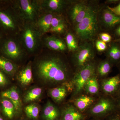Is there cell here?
Returning a JSON list of instances; mask_svg holds the SVG:
<instances>
[{"label":"cell","instance_id":"cell-1","mask_svg":"<svg viewBox=\"0 0 120 120\" xmlns=\"http://www.w3.org/2000/svg\"><path fill=\"white\" fill-rule=\"evenodd\" d=\"M33 75L43 86L56 87L71 81L73 76L67 61L58 54H42L32 63Z\"/></svg>","mask_w":120,"mask_h":120},{"label":"cell","instance_id":"cell-2","mask_svg":"<svg viewBox=\"0 0 120 120\" xmlns=\"http://www.w3.org/2000/svg\"><path fill=\"white\" fill-rule=\"evenodd\" d=\"M98 11L96 7L89 5L88 11L82 22L75 26L76 34L82 41H92L98 31Z\"/></svg>","mask_w":120,"mask_h":120},{"label":"cell","instance_id":"cell-3","mask_svg":"<svg viewBox=\"0 0 120 120\" xmlns=\"http://www.w3.org/2000/svg\"><path fill=\"white\" fill-rule=\"evenodd\" d=\"M17 18L11 5L0 1V28L7 37H15L19 30Z\"/></svg>","mask_w":120,"mask_h":120},{"label":"cell","instance_id":"cell-4","mask_svg":"<svg viewBox=\"0 0 120 120\" xmlns=\"http://www.w3.org/2000/svg\"><path fill=\"white\" fill-rule=\"evenodd\" d=\"M12 7L17 15L25 23H34L42 12L40 0H17Z\"/></svg>","mask_w":120,"mask_h":120},{"label":"cell","instance_id":"cell-5","mask_svg":"<svg viewBox=\"0 0 120 120\" xmlns=\"http://www.w3.org/2000/svg\"><path fill=\"white\" fill-rule=\"evenodd\" d=\"M41 36L34 24L25 23L21 30L19 41L26 52L34 53L40 46Z\"/></svg>","mask_w":120,"mask_h":120},{"label":"cell","instance_id":"cell-6","mask_svg":"<svg viewBox=\"0 0 120 120\" xmlns=\"http://www.w3.org/2000/svg\"><path fill=\"white\" fill-rule=\"evenodd\" d=\"M96 71L95 64L92 62L77 71L68 83L71 90L73 92V97L80 94L88 80L96 75Z\"/></svg>","mask_w":120,"mask_h":120},{"label":"cell","instance_id":"cell-7","mask_svg":"<svg viewBox=\"0 0 120 120\" xmlns=\"http://www.w3.org/2000/svg\"><path fill=\"white\" fill-rule=\"evenodd\" d=\"M25 51L19 41L15 37H7L0 48V54L13 62L21 59Z\"/></svg>","mask_w":120,"mask_h":120},{"label":"cell","instance_id":"cell-8","mask_svg":"<svg viewBox=\"0 0 120 120\" xmlns=\"http://www.w3.org/2000/svg\"><path fill=\"white\" fill-rule=\"evenodd\" d=\"M94 56V50L92 44L85 42L79 46L74 53L73 60L74 65L79 71L92 62Z\"/></svg>","mask_w":120,"mask_h":120},{"label":"cell","instance_id":"cell-9","mask_svg":"<svg viewBox=\"0 0 120 120\" xmlns=\"http://www.w3.org/2000/svg\"><path fill=\"white\" fill-rule=\"evenodd\" d=\"M116 99L105 95L90 107L89 113L95 116L110 115L116 112Z\"/></svg>","mask_w":120,"mask_h":120},{"label":"cell","instance_id":"cell-10","mask_svg":"<svg viewBox=\"0 0 120 120\" xmlns=\"http://www.w3.org/2000/svg\"><path fill=\"white\" fill-rule=\"evenodd\" d=\"M40 2L42 12L54 14H60L68 4L64 0H44Z\"/></svg>","mask_w":120,"mask_h":120},{"label":"cell","instance_id":"cell-11","mask_svg":"<svg viewBox=\"0 0 120 120\" xmlns=\"http://www.w3.org/2000/svg\"><path fill=\"white\" fill-rule=\"evenodd\" d=\"M89 5L84 2H80L73 5L69 11L70 19L74 26L80 22L86 16Z\"/></svg>","mask_w":120,"mask_h":120},{"label":"cell","instance_id":"cell-12","mask_svg":"<svg viewBox=\"0 0 120 120\" xmlns=\"http://www.w3.org/2000/svg\"><path fill=\"white\" fill-rule=\"evenodd\" d=\"M120 86V74L104 79L101 83L103 93L107 96L114 97Z\"/></svg>","mask_w":120,"mask_h":120},{"label":"cell","instance_id":"cell-13","mask_svg":"<svg viewBox=\"0 0 120 120\" xmlns=\"http://www.w3.org/2000/svg\"><path fill=\"white\" fill-rule=\"evenodd\" d=\"M55 15L51 13H42L33 23L42 36L49 32L52 19Z\"/></svg>","mask_w":120,"mask_h":120},{"label":"cell","instance_id":"cell-14","mask_svg":"<svg viewBox=\"0 0 120 120\" xmlns=\"http://www.w3.org/2000/svg\"><path fill=\"white\" fill-rule=\"evenodd\" d=\"M43 43L46 47L53 51L62 52L67 49L65 41L55 35L46 37L43 40Z\"/></svg>","mask_w":120,"mask_h":120},{"label":"cell","instance_id":"cell-15","mask_svg":"<svg viewBox=\"0 0 120 120\" xmlns=\"http://www.w3.org/2000/svg\"><path fill=\"white\" fill-rule=\"evenodd\" d=\"M102 21L105 27L112 30L120 25V16L115 15L106 8L102 11Z\"/></svg>","mask_w":120,"mask_h":120},{"label":"cell","instance_id":"cell-16","mask_svg":"<svg viewBox=\"0 0 120 120\" xmlns=\"http://www.w3.org/2000/svg\"><path fill=\"white\" fill-rule=\"evenodd\" d=\"M32 63L30 62L17 72V79L23 86L30 85L33 81Z\"/></svg>","mask_w":120,"mask_h":120},{"label":"cell","instance_id":"cell-17","mask_svg":"<svg viewBox=\"0 0 120 120\" xmlns=\"http://www.w3.org/2000/svg\"><path fill=\"white\" fill-rule=\"evenodd\" d=\"M67 25L64 17L60 14H56L52 19L49 32L62 34L66 32Z\"/></svg>","mask_w":120,"mask_h":120},{"label":"cell","instance_id":"cell-18","mask_svg":"<svg viewBox=\"0 0 120 120\" xmlns=\"http://www.w3.org/2000/svg\"><path fill=\"white\" fill-rule=\"evenodd\" d=\"M1 96L7 99L14 105L15 111L19 112L22 109V105L19 92L15 87H12L9 90L2 92Z\"/></svg>","mask_w":120,"mask_h":120},{"label":"cell","instance_id":"cell-19","mask_svg":"<svg viewBox=\"0 0 120 120\" xmlns=\"http://www.w3.org/2000/svg\"><path fill=\"white\" fill-rule=\"evenodd\" d=\"M84 117L81 112L72 105L65 107L62 112L61 120H84Z\"/></svg>","mask_w":120,"mask_h":120},{"label":"cell","instance_id":"cell-20","mask_svg":"<svg viewBox=\"0 0 120 120\" xmlns=\"http://www.w3.org/2000/svg\"><path fill=\"white\" fill-rule=\"evenodd\" d=\"M18 66L13 61L0 54V70L9 75H14L18 71Z\"/></svg>","mask_w":120,"mask_h":120},{"label":"cell","instance_id":"cell-21","mask_svg":"<svg viewBox=\"0 0 120 120\" xmlns=\"http://www.w3.org/2000/svg\"><path fill=\"white\" fill-rule=\"evenodd\" d=\"M69 91L66 85H62L50 89L49 94L54 101L60 103L64 100Z\"/></svg>","mask_w":120,"mask_h":120},{"label":"cell","instance_id":"cell-22","mask_svg":"<svg viewBox=\"0 0 120 120\" xmlns=\"http://www.w3.org/2000/svg\"><path fill=\"white\" fill-rule=\"evenodd\" d=\"M95 101L94 98L88 95H80L76 98L74 102L75 106L80 112L85 111L92 105Z\"/></svg>","mask_w":120,"mask_h":120},{"label":"cell","instance_id":"cell-23","mask_svg":"<svg viewBox=\"0 0 120 120\" xmlns=\"http://www.w3.org/2000/svg\"><path fill=\"white\" fill-rule=\"evenodd\" d=\"M114 41L110 45L107 52V59L113 65H116L120 61V45Z\"/></svg>","mask_w":120,"mask_h":120},{"label":"cell","instance_id":"cell-24","mask_svg":"<svg viewBox=\"0 0 120 120\" xmlns=\"http://www.w3.org/2000/svg\"><path fill=\"white\" fill-rule=\"evenodd\" d=\"M60 115L57 107L52 102L48 101L44 108L43 116L45 120H56Z\"/></svg>","mask_w":120,"mask_h":120},{"label":"cell","instance_id":"cell-25","mask_svg":"<svg viewBox=\"0 0 120 120\" xmlns=\"http://www.w3.org/2000/svg\"><path fill=\"white\" fill-rule=\"evenodd\" d=\"M99 86L96 75L91 77L86 83L84 90L88 94H96L98 92Z\"/></svg>","mask_w":120,"mask_h":120},{"label":"cell","instance_id":"cell-26","mask_svg":"<svg viewBox=\"0 0 120 120\" xmlns=\"http://www.w3.org/2000/svg\"><path fill=\"white\" fill-rule=\"evenodd\" d=\"M42 92L43 90L41 87H34L26 93L24 97V101L29 103L36 101L41 96Z\"/></svg>","mask_w":120,"mask_h":120},{"label":"cell","instance_id":"cell-27","mask_svg":"<svg viewBox=\"0 0 120 120\" xmlns=\"http://www.w3.org/2000/svg\"><path fill=\"white\" fill-rule=\"evenodd\" d=\"M113 66V64L107 59L103 61L97 67V74L100 77H106L111 71Z\"/></svg>","mask_w":120,"mask_h":120},{"label":"cell","instance_id":"cell-28","mask_svg":"<svg viewBox=\"0 0 120 120\" xmlns=\"http://www.w3.org/2000/svg\"><path fill=\"white\" fill-rule=\"evenodd\" d=\"M65 43L69 52H75L79 47L76 38L71 32L67 33L65 36Z\"/></svg>","mask_w":120,"mask_h":120},{"label":"cell","instance_id":"cell-29","mask_svg":"<svg viewBox=\"0 0 120 120\" xmlns=\"http://www.w3.org/2000/svg\"><path fill=\"white\" fill-rule=\"evenodd\" d=\"M2 109L5 116L11 119L13 117L15 111L14 105L10 100L4 98L1 101Z\"/></svg>","mask_w":120,"mask_h":120},{"label":"cell","instance_id":"cell-30","mask_svg":"<svg viewBox=\"0 0 120 120\" xmlns=\"http://www.w3.org/2000/svg\"><path fill=\"white\" fill-rule=\"evenodd\" d=\"M25 112L28 118L35 119L38 116L39 109L38 106L36 104H31L25 107Z\"/></svg>","mask_w":120,"mask_h":120},{"label":"cell","instance_id":"cell-31","mask_svg":"<svg viewBox=\"0 0 120 120\" xmlns=\"http://www.w3.org/2000/svg\"><path fill=\"white\" fill-rule=\"evenodd\" d=\"M98 52H103L106 50L107 48L106 43L101 40H98L95 43Z\"/></svg>","mask_w":120,"mask_h":120},{"label":"cell","instance_id":"cell-32","mask_svg":"<svg viewBox=\"0 0 120 120\" xmlns=\"http://www.w3.org/2000/svg\"><path fill=\"white\" fill-rule=\"evenodd\" d=\"M8 83V80L5 73L0 70V86H4Z\"/></svg>","mask_w":120,"mask_h":120},{"label":"cell","instance_id":"cell-33","mask_svg":"<svg viewBox=\"0 0 120 120\" xmlns=\"http://www.w3.org/2000/svg\"><path fill=\"white\" fill-rule=\"evenodd\" d=\"M101 40L105 43H109L112 41V36L109 34L107 33H102L100 35Z\"/></svg>","mask_w":120,"mask_h":120},{"label":"cell","instance_id":"cell-34","mask_svg":"<svg viewBox=\"0 0 120 120\" xmlns=\"http://www.w3.org/2000/svg\"><path fill=\"white\" fill-rule=\"evenodd\" d=\"M107 8L115 15L120 16V3L117 6L114 7L107 6Z\"/></svg>","mask_w":120,"mask_h":120},{"label":"cell","instance_id":"cell-35","mask_svg":"<svg viewBox=\"0 0 120 120\" xmlns=\"http://www.w3.org/2000/svg\"><path fill=\"white\" fill-rule=\"evenodd\" d=\"M7 36L4 32L0 28V48L1 47L2 44L5 40Z\"/></svg>","mask_w":120,"mask_h":120},{"label":"cell","instance_id":"cell-36","mask_svg":"<svg viewBox=\"0 0 120 120\" xmlns=\"http://www.w3.org/2000/svg\"><path fill=\"white\" fill-rule=\"evenodd\" d=\"M110 116L109 120H120V115L116 111Z\"/></svg>","mask_w":120,"mask_h":120},{"label":"cell","instance_id":"cell-37","mask_svg":"<svg viewBox=\"0 0 120 120\" xmlns=\"http://www.w3.org/2000/svg\"><path fill=\"white\" fill-rule=\"evenodd\" d=\"M116 112L120 115V98L116 99Z\"/></svg>","mask_w":120,"mask_h":120},{"label":"cell","instance_id":"cell-38","mask_svg":"<svg viewBox=\"0 0 120 120\" xmlns=\"http://www.w3.org/2000/svg\"><path fill=\"white\" fill-rule=\"evenodd\" d=\"M114 34L116 37L120 38V25L115 29Z\"/></svg>","mask_w":120,"mask_h":120},{"label":"cell","instance_id":"cell-39","mask_svg":"<svg viewBox=\"0 0 120 120\" xmlns=\"http://www.w3.org/2000/svg\"><path fill=\"white\" fill-rule=\"evenodd\" d=\"M114 98L115 99L120 98V86L119 87V88H118V91H117Z\"/></svg>","mask_w":120,"mask_h":120},{"label":"cell","instance_id":"cell-40","mask_svg":"<svg viewBox=\"0 0 120 120\" xmlns=\"http://www.w3.org/2000/svg\"><path fill=\"white\" fill-rule=\"evenodd\" d=\"M120 1V0H109L107 1L106 2L109 4H116Z\"/></svg>","mask_w":120,"mask_h":120},{"label":"cell","instance_id":"cell-41","mask_svg":"<svg viewBox=\"0 0 120 120\" xmlns=\"http://www.w3.org/2000/svg\"><path fill=\"white\" fill-rule=\"evenodd\" d=\"M116 65L117 66L118 70H119V71H120V61L118 62V64H117Z\"/></svg>","mask_w":120,"mask_h":120},{"label":"cell","instance_id":"cell-42","mask_svg":"<svg viewBox=\"0 0 120 120\" xmlns=\"http://www.w3.org/2000/svg\"><path fill=\"white\" fill-rule=\"evenodd\" d=\"M114 41L117 42L120 45V38L119 39H117L115 41Z\"/></svg>","mask_w":120,"mask_h":120},{"label":"cell","instance_id":"cell-43","mask_svg":"<svg viewBox=\"0 0 120 120\" xmlns=\"http://www.w3.org/2000/svg\"><path fill=\"white\" fill-rule=\"evenodd\" d=\"M0 120H3V119L1 117H0Z\"/></svg>","mask_w":120,"mask_h":120},{"label":"cell","instance_id":"cell-44","mask_svg":"<svg viewBox=\"0 0 120 120\" xmlns=\"http://www.w3.org/2000/svg\"></svg>","mask_w":120,"mask_h":120}]
</instances>
